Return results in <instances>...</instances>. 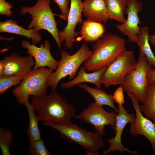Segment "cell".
<instances>
[{
  "label": "cell",
  "instance_id": "cell-1",
  "mask_svg": "<svg viewBox=\"0 0 155 155\" xmlns=\"http://www.w3.org/2000/svg\"><path fill=\"white\" fill-rule=\"evenodd\" d=\"M31 104L39 121L62 123L71 121L75 110L73 105L56 90L41 97L30 96Z\"/></svg>",
  "mask_w": 155,
  "mask_h": 155
},
{
  "label": "cell",
  "instance_id": "cell-2",
  "mask_svg": "<svg viewBox=\"0 0 155 155\" xmlns=\"http://www.w3.org/2000/svg\"><path fill=\"white\" fill-rule=\"evenodd\" d=\"M125 39L108 32L93 45L92 55L84 62L88 71H95L107 67L126 51Z\"/></svg>",
  "mask_w": 155,
  "mask_h": 155
},
{
  "label": "cell",
  "instance_id": "cell-3",
  "mask_svg": "<svg viewBox=\"0 0 155 155\" xmlns=\"http://www.w3.org/2000/svg\"><path fill=\"white\" fill-rule=\"evenodd\" d=\"M44 126L58 131L61 136L68 142L81 146L86 150L84 155H100L98 150L104 146L102 136L96 132L83 129L71 121L58 123L44 122Z\"/></svg>",
  "mask_w": 155,
  "mask_h": 155
},
{
  "label": "cell",
  "instance_id": "cell-4",
  "mask_svg": "<svg viewBox=\"0 0 155 155\" xmlns=\"http://www.w3.org/2000/svg\"><path fill=\"white\" fill-rule=\"evenodd\" d=\"M51 0H37L35 4L31 7L22 6L20 13L25 15L30 14L32 20L27 27L28 29H33L38 31L44 30L48 31L55 40L60 50L61 48L62 42L59 36V30L57 27L55 16L59 15L52 12L50 6Z\"/></svg>",
  "mask_w": 155,
  "mask_h": 155
},
{
  "label": "cell",
  "instance_id": "cell-5",
  "mask_svg": "<svg viewBox=\"0 0 155 155\" xmlns=\"http://www.w3.org/2000/svg\"><path fill=\"white\" fill-rule=\"evenodd\" d=\"M52 70L46 67L33 69L11 92L20 105L28 101L30 96L41 97L46 95V83Z\"/></svg>",
  "mask_w": 155,
  "mask_h": 155
},
{
  "label": "cell",
  "instance_id": "cell-6",
  "mask_svg": "<svg viewBox=\"0 0 155 155\" xmlns=\"http://www.w3.org/2000/svg\"><path fill=\"white\" fill-rule=\"evenodd\" d=\"M93 53V51H90L85 43H83L80 49L72 55L62 50L57 69L47 80V87L56 90L58 83L62 79L69 75V79L72 80L76 76L77 71L82 64Z\"/></svg>",
  "mask_w": 155,
  "mask_h": 155
},
{
  "label": "cell",
  "instance_id": "cell-7",
  "mask_svg": "<svg viewBox=\"0 0 155 155\" xmlns=\"http://www.w3.org/2000/svg\"><path fill=\"white\" fill-rule=\"evenodd\" d=\"M153 68L145 55L140 51L136 68L127 75L121 85L123 91L133 93L143 104L149 84L148 74Z\"/></svg>",
  "mask_w": 155,
  "mask_h": 155
},
{
  "label": "cell",
  "instance_id": "cell-8",
  "mask_svg": "<svg viewBox=\"0 0 155 155\" xmlns=\"http://www.w3.org/2000/svg\"><path fill=\"white\" fill-rule=\"evenodd\" d=\"M137 63L133 52L126 51L106 67L101 78V84L106 87L121 85L125 77L135 69Z\"/></svg>",
  "mask_w": 155,
  "mask_h": 155
},
{
  "label": "cell",
  "instance_id": "cell-9",
  "mask_svg": "<svg viewBox=\"0 0 155 155\" xmlns=\"http://www.w3.org/2000/svg\"><path fill=\"white\" fill-rule=\"evenodd\" d=\"M103 106L94 102L90 104L79 114L73 118L92 125L95 132L102 136L106 133L105 126L110 125L114 129L116 125V113L105 111Z\"/></svg>",
  "mask_w": 155,
  "mask_h": 155
},
{
  "label": "cell",
  "instance_id": "cell-10",
  "mask_svg": "<svg viewBox=\"0 0 155 155\" xmlns=\"http://www.w3.org/2000/svg\"><path fill=\"white\" fill-rule=\"evenodd\" d=\"M118 109L119 112L116 114V125L113 129L115 133V136L107 140L109 146L108 148L103 151V154L107 155L112 152L117 151L121 154L126 152L137 155V150L131 151L125 147L123 145L121 140L122 134L125 127L128 123H131L133 122L135 116L132 113H128L123 104H118Z\"/></svg>",
  "mask_w": 155,
  "mask_h": 155
},
{
  "label": "cell",
  "instance_id": "cell-11",
  "mask_svg": "<svg viewBox=\"0 0 155 155\" xmlns=\"http://www.w3.org/2000/svg\"><path fill=\"white\" fill-rule=\"evenodd\" d=\"M142 3L138 0H127V6L125 11L127 18L123 23L116 26L117 29L122 34L126 36L129 41L136 43L138 39L141 28V24L138 14L142 11Z\"/></svg>",
  "mask_w": 155,
  "mask_h": 155
},
{
  "label": "cell",
  "instance_id": "cell-12",
  "mask_svg": "<svg viewBox=\"0 0 155 155\" xmlns=\"http://www.w3.org/2000/svg\"><path fill=\"white\" fill-rule=\"evenodd\" d=\"M127 93L132 103L135 113V119L130 123V134L133 136L140 135L145 137L149 141L152 150L155 152V124L142 114L136 97L131 92Z\"/></svg>",
  "mask_w": 155,
  "mask_h": 155
},
{
  "label": "cell",
  "instance_id": "cell-13",
  "mask_svg": "<svg viewBox=\"0 0 155 155\" xmlns=\"http://www.w3.org/2000/svg\"><path fill=\"white\" fill-rule=\"evenodd\" d=\"M71 5L69 9L67 22L63 30L59 31V36L60 41H65V47L71 48L75 42V38L78 33L75 32L77 24L83 22L82 18L83 6L81 0H70Z\"/></svg>",
  "mask_w": 155,
  "mask_h": 155
},
{
  "label": "cell",
  "instance_id": "cell-14",
  "mask_svg": "<svg viewBox=\"0 0 155 155\" xmlns=\"http://www.w3.org/2000/svg\"><path fill=\"white\" fill-rule=\"evenodd\" d=\"M21 44L22 48L27 49L26 52L34 59L35 63L33 69L43 67H48L53 70L56 69L59 61L51 54V45L49 40L44 41L39 47L25 40H22Z\"/></svg>",
  "mask_w": 155,
  "mask_h": 155
},
{
  "label": "cell",
  "instance_id": "cell-15",
  "mask_svg": "<svg viewBox=\"0 0 155 155\" xmlns=\"http://www.w3.org/2000/svg\"><path fill=\"white\" fill-rule=\"evenodd\" d=\"M5 65L3 76L16 75L24 78L33 70L34 60L30 55L20 56L13 53L5 57L3 59Z\"/></svg>",
  "mask_w": 155,
  "mask_h": 155
},
{
  "label": "cell",
  "instance_id": "cell-16",
  "mask_svg": "<svg viewBox=\"0 0 155 155\" xmlns=\"http://www.w3.org/2000/svg\"><path fill=\"white\" fill-rule=\"evenodd\" d=\"M106 67H104L92 73H88L86 72L85 67L81 66L79 68L76 76L69 81L61 83V87L64 89H69L79 84L89 83L94 84L97 88L100 89L102 84L101 78Z\"/></svg>",
  "mask_w": 155,
  "mask_h": 155
},
{
  "label": "cell",
  "instance_id": "cell-17",
  "mask_svg": "<svg viewBox=\"0 0 155 155\" xmlns=\"http://www.w3.org/2000/svg\"><path fill=\"white\" fill-rule=\"evenodd\" d=\"M83 14L87 20L106 23L109 19L105 0H84Z\"/></svg>",
  "mask_w": 155,
  "mask_h": 155
},
{
  "label": "cell",
  "instance_id": "cell-18",
  "mask_svg": "<svg viewBox=\"0 0 155 155\" xmlns=\"http://www.w3.org/2000/svg\"><path fill=\"white\" fill-rule=\"evenodd\" d=\"M0 32L13 34L23 36L31 39L33 44L36 45L41 41L42 35L33 29H26L19 25L17 22L8 19L0 22Z\"/></svg>",
  "mask_w": 155,
  "mask_h": 155
},
{
  "label": "cell",
  "instance_id": "cell-19",
  "mask_svg": "<svg viewBox=\"0 0 155 155\" xmlns=\"http://www.w3.org/2000/svg\"><path fill=\"white\" fill-rule=\"evenodd\" d=\"M105 27L101 22L87 20L82 22L80 40L93 42L101 38L105 32Z\"/></svg>",
  "mask_w": 155,
  "mask_h": 155
},
{
  "label": "cell",
  "instance_id": "cell-20",
  "mask_svg": "<svg viewBox=\"0 0 155 155\" xmlns=\"http://www.w3.org/2000/svg\"><path fill=\"white\" fill-rule=\"evenodd\" d=\"M109 19L124 23L127 6V0H105Z\"/></svg>",
  "mask_w": 155,
  "mask_h": 155
},
{
  "label": "cell",
  "instance_id": "cell-21",
  "mask_svg": "<svg viewBox=\"0 0 155 155\" xmlns=\"http://www.w3.org/2000/svg\"><path fill=\"white\" fill-rule=\"evenodd\" d=\"M142 104L139 106L140 111L155 124V82H149Z\"/></svg>",
  "mask_w": 155,
  "mask_h": 155
},
{
  "label": "cell",
  "instance_id": "cell-22",
  "mask_svg": "<svg viewBox=\"0 0 155 155\" xmlns=\"http://www.w3.org/2000/svg\"><path fill=\"white\" fill-rule=\"evenodd\" d=\"M77 86L90 94L97 104L102 106H108L113 109L117 113L118 112L119 110L114 104V101L111 94H108L100 89L90 87L85 84L80 83Z\"/></svg>",
  "mask_w": 155,
  "mask_h": 155
},
{
  "label": "cell",
  "instance_id": "cell-23",
  "mask_svg": "<svg viewBox=\"0 0 155 155\" xmlns=\"http://www.w3.org/2000/svg\"><path fill=\"white\" fill-rule=\"evenodd\" d=\"M28 116L29 123L27 129V133L30 143L33 142L41 138L38 126L39 121L35 113V110L29 101L25 103Z\"/></svg>",
  "mask_w": 155,
  "mask_h": 155
},
{
  "label": "cell",
  "instance_id": "cell-24",
  "mask_svg": "<svg viewBox=\"0 0 155 155\" xmlns=\"http://www.w3.org/2000/svg\"><path fill=\"white\" fill-rule=\"evenodd\" d=\"M149 28L146 26L141 28L136 43L140 48V51L145 55L148 62L155 67V56L149 43Z\"/></svg>",
  "mask_w": 155,
  "mask_h": 155
},
{
  "label": "cell",
  "instance_id": "cell-25",
  "mask_svg": "<svg viewBox=\"0 0 155 155\" xmlns=\"http://www.w3.org/2000/svg\"><path fill=\"white\" fill-rule=\"evenodd\" d=\"M13 136L8 129L0 128V148L3 155H10V148L12 144Z\"/></svg>",
  "mask_w": 155,
  "mask_h": 155
},
{
  "label": "cell",
  "instance_id": "cell-26",
  "mask_svg": "<svg viewBox=\"0 0 155 155\" xmlns=\"http://www.w3.org/2000/svg\"><path fill=\"white\" fill-rule=\"evenodd\" d=\"M24 78L20 76L13 75L3 76L0 78V94H4L13 86L16 87L20 83Z\"/></svg>",
  "mask_w": 155,
  "mask_h": 155
},
{
  "label": "cell",
  "instance_id": "cell-27",
  "mask_svg": "<svg viewBox=\"0 0 155 155\" xmlns=\"http://www.w3.org/2000/svg\"><path fill=\"white\" fill-rule=\"evenodd\" d=\"M30 154L32 155H51V153L46 148L44 140L41 138L30 143L28 148Z\"/></svg>",
  "mask_w": 155,
  "mask_h": 155
},
{
  "label": "cell",
  "instance_id": "cell-28",
  "mask_svg": "<svg viewBox=\"0 0 155 155\" xmlns=\"http://www.w3.org/2000/svg\"><path fill=\"white\" fill-rule=\"evenodd\" d=\"M59 7L61 14L59 17L62 19L67 20L69 9L68 5L70 0H53Z\"/></svg>",
  "mask_w": 155,
  "mask_h": 155
},
{
  "label": "cell",
  "instance_id": "cell-29",
  "mask_svg": "<svg viewBox=\"0 0 155 155\" xmlns=\"http://www.w3.org/2000/svg\"><path fill=\"white\" fill-rule=\"evenodd\" d=\"M13 5L6 0H0V14L10 16L12 15L13 11L11 9Z\"/></svg>",
  "mask_w": 155,
  "mask_h": 155
},
{
  "label": "cell",
  "instance_id": "cell-30",
  "mask_svg": "<svg viewBox=\"0 0 155 155\" xmlns=\"http://www.w3.org/2000/svg\"><path fill=\"white\" fill-rule=\"evenodd\" d=\"M123 91L122 87H119L115 91L113 96L114 101L118 104H123L125 102Z\"/></svg>",
  "mask_w": 155,
  "mask_h": 155
},
{
  "label": "cell",
  "instance_id": "cell-31",
  "mask_svg": "<svg viewBox=\"0 0 155 155\" xmlns=\"http://www.w3.org/2000/svg\"><path fill=\"white\" fill-rule=\"evenodd\" d=\"M147 77L149 82H155V69L154 68L149 71Z\"/></svg>",
  "mask_w": 155,
  "mask_h": 155
},
{
  "label": "cell",
  "instance_id": "cell-32",
  "mask_svg": "<svg viewBox=\"0 0 155 155\" xmlns=\"http://www.w3.org/2000/svg\"><path fill=\"white\" fill-rule=\"evenodd\" d=\"M5 65L3 59L0 60V78L3 76Z\"/></svg>",
  "mask_w": 155,
  "mask_h": 155
},
{
  "label": "cell",
  "instance_id": "cell-33",
  "mask_svg": "<svg viewBox=\"0 0 155 155\" xmlns=\"http://www.w3.org/2000/svg\"><path fill=\"white\" fill-rule=\"evenodd\" d=\"M154 20L155 21V18ZM149 40L155 48V33L152 35H150Z\"/></svg>",
  "mask_w": 155,
  "mask_h": 155
}]
</instances>
